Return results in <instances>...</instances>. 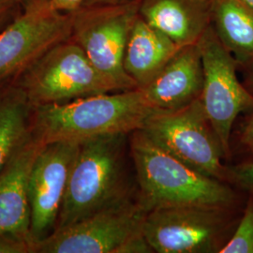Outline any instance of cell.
Instances as JSON below:
<instances>
[{"mask_svg": "<svg viewBox=\"0 0 253 253\" xmlns=\"http://www.w3.org/2000/svg\"><path fill=\"white\" fill-rule=\"evenodd\" d=\"M129 151L137 198L146 212L169 207L236 208L239 205V195L230 183L208 176L181 162L141 129L129 134Z\"/></svg>", "mask_w": 253, "mask_h": 253, "instance_id": "1", "label": "cell"}, {"mask_svg": "<svg viewBox=\"0 0 253 253\" xmlns=\"http://www.w3.org/2000/svg\"><path fill=\"white\" fill-rule=\"evenodd\" d=\"M155 111L138 88L92 95L33 108L31 134L43 145L130 134L141 129Z\"/></svg>", "mask_w": 253, "mask_h": 253, "instance_id": "2", "label": "cell"}, {"mask_svg": "<svg viewBox=\"0 0 253 253\" xmlns=\"http://www.w3.org/2000/svg\"><path fill=\"white\" fill-rule=\"evenodd\" d=\"M130 159L127 133L100 136L80 143L55 229L135 196Z\"/></svg>", "mask_w": 253, "mask_h": 253, "instance_id": "3", "label": "cell"}, {"mask_svg": "<svg viewBox=\"0 0 253 253\" xmlns=\"http://www.w3.org/2000/svg\"><path fill=\"white\" fill-rule=\"evenodd\" d=\"M146 210L137 194L69 226L55 229L33 246V253H148Z\"/></svg>", "mask_w": 253, "mask_h": 253, "instance_id": "4", "label": "cell"}, {"mask_svg": "<svg viewBox=\"0 0 253 253\" xmlns=\"http://www.w3.org/2000/svg\"><path fill=\"white\" fill-rule=\"evenodd\" d=\"M239 219L236 208H156L147 212L143 232L153 253H219Z\"/></svg>", "mask_w": 253, "mask_h": 253, "instance_id": "5", "label": "cell"}, {"mask_svg": "<svg viewBox=\"0 0 253 253\" xmlns=\"http://www.w3.org/2000/svg\"><path fill=\"white\" fill-rule=\"evenodd\" d=\"M12 83L33 108L117 91L72 39L52 47Z\"/></svg>", "mask_w": 253, "mask_h": 253, "instance_id": "6", "label": "cell"}, {"mask_svg": "<svg viewBox=\"0 0 253 253\" xmlns=\"http://www.w3.org/2000/svg\"><path fill=\"white\" fill-rule=\"evenodd\" d=\"M140 3L141 0H126L86 5L72 13L71 39L117 91L137 88L124 69V54Z\"/></svg>", "mask_w": 253, "mask_h": 253, "instance_id": "7", "label": "cell"}, {"mask_svg": "<svg viewBox=\"0 0 253 253\" xmlns=\"http://www.w3.org/2000/svg\"><path fill=\"white\" fill-rule=\"evenodd\" d=\"M141 130L181 162L227 182L225 154L200 99L173 111L156 110Z\"/></svg>", "mask_w": 253, "mask_h": 253, "instance_id": "8", "label": "cell"}, {"mask_svg": "<svg viewBox=\"0 0 253 253\" xmlns=\"http://www.w3.org/2000/svg\"><path fill=\"white\" fill-rule=\"evenodd\" d=\"M197 43L204 70L200 100L227 160L232 156L234 124L241 114L253 111V93L238 80V65L218 40L211 24Z\"/></svg>", "mask_w": 253, "mask_h": 253, "instance_id": "9", "label": "cell"}, {"mask_svg": "<svg viewBox=\"0 0 253 253\" xmlns=\"http://www.w3.org/2000/svg\"><path fill=\"white\" fill-rule=\"evenodd\" d=\"M72 13L49 0H27L24 11L0 29V88L16 80L54 45L72 36Z\"/></svg>", "mask_w": 253, "mask_h": 253, "instance_id": "10", "label": "cell"}, {"mask_svg": "<svg viewBox=\"0 0 253 253\" xmlns=\"http://www.w3.org/2000/svg\"><path fill=\"white\" fill-rule=\"evenodd\" d=\"M80 144L58 142L42 147L29 180L30 242L51 235L57 224L68 182Z\"/></svg>", "mask_w": 253, "mask_h": 253, "instance_id": "11", "label": "cell"}, {"mask_svg": "<svg viewBox=\"0 0 253 253\" xmlns=\"http://www.w3.org/2000/svg\"><path fill=\"white\" fill-rule=\"evenodd\" d=\"M43 146L31 134L0 170V235L30 246L29 180Z\"/></svg>", "mask_w": 253, "mask_h": 253, "instance_id": "12", "label": "cell"}, {"mask_svg": "<svg viewBox=\"0 0 253 253\" xmlns=\"http://www.w3.org/2000/svg\"><path fill=\"white\" fill-rule=\"evenodd\" d=\"M204 70L198 43L184 46L140 90L155 110L173 111L201 98Z\"/></svg>", "mask_w": 253, "mask_h": 253, "instance_id": "13", "label": "cell"}, {"mask_svg": "<svg viewBox=\"0 0 253 253\" xmlns=\"http://www.w3.org/2000/svg\"><path fill=\"white\" fill-rule=\"evenodd\" d=\"M139 15L180 47L197 43L210 25V7L193 0H141Z\"/></svg>", "mask_w": 253, "mask_h": 253, "instance_id": "14", "label": "cell"}, {"mask_svg": "<svg viewBox=\"0 0 253 253\" xmlns=\"http://www.w3.org/2000/svg\"><path fill=\"white\" fill-rule=\"evenodd\" d=\"M181 48L138 14L127 38L124 69L137 88L141 89L153 80Z\"/></svg>", "mask_w": 253, "mask_h": 253, "instance_id": "15", "label": "cell"}, {"mask_svg": "<svg viewBox=\"0 0 253 253\" xmlns=\"http://www.w3.org/2000/svg\"><path fill=\"white\" fill-rule=\"evenodd\" d=\"M210 24L238 68L253 70V11L237 0H212Z\"/></svg>", "mask_w": 253, "mask_h": 253, "instance_id": "16", "label": "cell"}, {"mask_svg": "<svg viewBox=\"0 0 253 253\" xmlns=\"http://www.w3.org/2000/svg\"><path fill=\"white\" fill-rule=\"evenodd\" d=\"M33 107L15 84L0 88V170L31 135Z\"/></svg>", "mask_w": 253, "mask_h": 253, "instance_id": "17", "label": "cell"}, {"mask_svg": "<svg viewBox=\"0 0 253 253\" xmlns=\"http://www.w3.org/2000/svg\"><path fill=\"white\" fill-rule=\"evenodd\" d=\"M219 253H253V193H249L235 232Z\"/></svg>", "mask_w": 253, "mask_h": 253, "instance_id": "18", "label": "cell"}, {"mask_svg": "<svg viewBox=\"0 0 253 253\" xmlns=\"http://www.w3.org/2000/svg\"><path fill=\"white\" fill-rule=\"evenodd\" d=\"M227 182L248 193H253V162L245 161L228 166Z\"/></svg>", "mask_w": 253, "mask_h": 253, "instance_id": "19", "label": "cell"}, {"mask_svg": "<svg viewBox=\"0 0 253 253\" xmlns=\"http://www.w3.org/2000/svg\"><path fill=\"white\" fill-rule=\"evenodd\" d=\"M247 117L238 131V145L248 155L249 162H253V110L247 113Z\"/></svg>", "mask_w": 253, "mask_h": 253, "instance_id": "20", "label": "cell"}, {"mask_svg": "<svg viewBox=\"0 0 253 253\" xmlns=\"http://www.w3.org/2000/svg\"><path fill=\"white\" fill-rule=\"evenodd\" d=\"M0 253H32V248L27 242L0 235Z\"/></svg>", "mask_w": 253, "mask_h": 253, "instance_id": "21", "label": "cell"}, {"mask_svg": "<svg viewBox=\"0 0 253 253\" xmlns=\"http://www.w3.org/2000/svg\"><path fill=\"white\" fill-rule=\"evenodd\" d=\"M55 10L62 13H73L84 7L88 0H49Z\"/></svg>", "mask_w": 253, "mask_h": 253, "instance_id": "22", "label": "cell"}, {"mask_svg": "<svg viewBox=\"0 0 253 253\" xmlns=\"http://www.w3.org/2000/svg\"><path fill=\"white\" fill-rule=\"evenodd\" d=\"M20 0H0V29L5 27V23L17 8Z\"/></svg>", "mask_w": 253, "mask_h": 253, "instance_id": "23", "label": "cell"}, {"mask_svg": "<svg viewBox=\"0 0 253 253\" xmlns=\"http://www.w3.org/2000/svg\"><path fill=\"white\" fill-rule=\"evenodd\" d=\"M121 1H126V0H88L86 5H96V4H109V3H118ZM85 5V6H86Z\"/></svg>", "mask_w": 253, "mask_h": 253, "instance_id": "24", "label": "cell"}, {"mask_svg": "<svg viewBox=\"0 0 253 253\" xmlns=\"http://www.w3.org/2000/svg\"><path fill=\"white\" fill-rule=\"evenodd\" d=\"M246 86L253 93V70L249 72L247 82H246Z\"/></svg>", "mask_w": 253, "mask_h": 253, "instance_id": "25", "label": "cell"}, {"mask_svg": "<svg viewBox=\"0 0 253 253\" xmlns=\"http://www.w3.org/2000/svg\"><path fill=\"white\" fill-rule=\"evenodd\" d=\"M240 2L247 9H251L253 11V0H237Z\"/></svg>", "mask_w": 253, "mask_h": 253, "instance_id": "26", "label": "cell"}, {"mask_svg": "<svg viewBox=\"0 0 253 253\" xmlns=\"http://www.w3.org/2000/svg\"><path fill=\"white\" fill-rule=\"evenodd\" d=\"M193 1L198 2V3H201V4L206 5V6H209V7H210V4L212 2V0H193Z\"/></svg>", "mask_w": 253, "mask_h": 253, "instance_id": "27", "label": "cell"}, {"mask_svg": "<svg viewBox=\"0 0 253 253\" xmlns=\"http://www.w3.org/2000/svg\"><path fill=\"white\" fill-rule=\"evenodd\" d=\"M20 1H22V0H20ZM26 1H27V0H26Z\"/></svg>", "mask_w": 253, "mask_h": 253, "instance_id": "28", "label": "cell"}]
</instances>
